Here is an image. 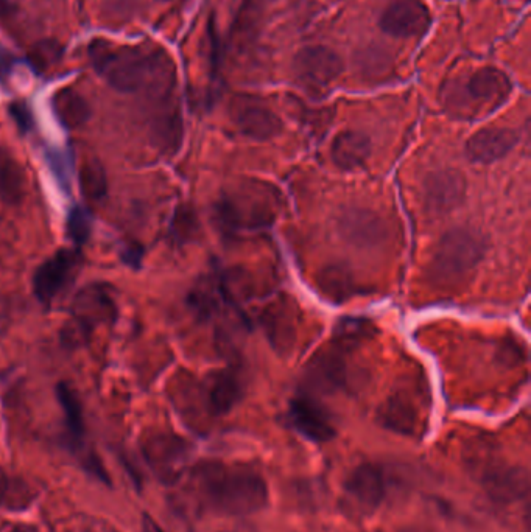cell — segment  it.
<instances>
[{"label": "cell", "instance_id": "obj_23", "mask_svg": "<svg viewBox=\"0 0 531 532\" xmlns=\"http://www.w3.org/2000/svg\"><path fill=\"white\" fill-rule=\"evenodd\" d=\"M25 193L27 173L24 167L10 154H0V200L15 206L24 201Z\"/></svg>", "mask_w": 531, "mask_h": 532}, {"label": "cell", "instance_id": "obj_10", "mask_svg": "<svg viewBox=\"0 0 531 532\" xmlns=\"http://www.w3.org/2000/svg\"><path fill=\"white\" fill-rule=\"evenodd\" d=\"M290 419L299 433L313 442H328L335 436L332 414L318 400L299 396L290 405Z\"/></svg>", "mask_w": 531, "mask_h": 532}, {"label": "cell", "instance_id": "obj_17", "mask_svg": "<svg viewBox=\"0 0 531 532\" xmlns=\"http://www.w3.org/2000/svg\"><path fill=\"white\" fill-rule=\"evenodd\" d=\"M332 161L343 170H357L370 158V137L359 131H343L332 142Z\"/></svg>", "mask_w": 531, "mask_h": 532}, {"label": "cell", "instance_id": "obj_8", "mask_svg": "<svg viewBox=\"0 0 531 532\" xmlns=\"http://www.w3.org/2000/svg\"><path fill=\"white\" fill-rule=\"evenodd\" d=\"M430 11L421 0H393L380 18V27L388 35L412 38L427 32Z\"/></svg>", "mask_w": 531, "mask_h": 532}, {"label": "cell", "instance_id": "obj_25", "mask_svg": "<svg viewBox=\"0 0 531 532\" xmlns=\"http://www.w3.org/2000/svg\"><path fill=\"white\" fill-rule=\"evenodd\" d=\"M78 184L86 200L99 203L108 193V176L97 159H86L78 168Z\"/></svg>", "mask_w": 531, "mask_h": 532}, {"label": "cell", "instance_id": "obj_20", "mask_svg": "<svg viewBox=\"0 0 531 532\" xmlns=\"http://www.w3.org/2000/svg\"><path fill=\"white\" fill-rule=\"evenodd\" d=\"M346 363L338 354L326 352L318 355L309 366V382L326 392L345 389L348 385Z\"/></svg>", "mask_w": 531, "mask_h": 532}, {"label": "cell", "instance_id": "obj_7", "mask_svg": "<svg viewBox=\"0 0 531 532\" xmlns=\"http://www.w3.org/2000/svg\"><path fill=\"white\" fill-rule=\"evenodd\" d=\"M295 74L307 88L321 89L342 74V58L328 47H306L295 56Z\"/></svg>", "mask_w": 531, "mask_h": 532}, {"label": "cell", "instance_id": "obj_18", "mask_svg": "<svg viewBox=\"0 0 531 532\" xmlns=\"http://www.w3.org/2000/svg\"><path fill=\"white\" fill-rule=\"evenodd\" d=\"M148 456L155 469L167 480H173L183 469L187 445L175 436H161L148 445Z\"/></svg>", "mask_w": 531, "mask_h": 532}, {"label": "cell", "instance_id": "obj_11", "mask_svg": "<svg viewBox=\"0 0 531 532\" xmlns=\"http://www.w3.org/2000/svg\"><path fill=\"white\" fill-rule=\"evenodd\" d=\"M233 120L243 136L254 140H267L278 136L282 123L275 112L253 98H240L234 106Z\"/></svg>", "mask_w": 531, "mask_h": 532}, {"label": "cell", "instance_id": "obj_34", "mask_svg": "<svg viewBox=\"0 0 531 532\" xmlns=\"http://www.w3.org/2000/svg\"><path fill=\"white\" fill-rule=\"evenodd\" d=\"M7 10V0H0V13H4Z\"/></svg>", "mask_w": 531, "mask_h": 532}, {"label": "cell", "instance_id": "obj_27", "mask_svg": "<svg viewBox=\"0 0 531 532\" xmlns=\"http://www.w3.org/2000/svg\"><path fill=\"white\" fill-rule=\"evenodd\" d=\"M33 498L35 494L24 481L0 470V506L2 508H8L11 511L25 509L32 503Z\"/></svg>", "mask_w": 531, "mask_h": 532}, {"label": "cell", "instance_id": "obj_4", "mask_svg": "<svg viewBox=\"0 0 531 532\" xmlns=\"http://www.w3.org/2000/svg\"><path fill=\"white\" fill-rule=\"evenodd\" d=\"M485 238L472 229L457 228L444 234L433 252L432 276L444 284L466 279L485 254Z\"/></svg>", "mask_w": 531, "mask_h": 532}, {"label": "cell", "instance_id": "obj_5", "mask_svg": "<svg viewBox=\"0 0 531 532\" xmlns=\"http://www.w3.org/2000/svg\"><path fill=\"white\" fill-rule=\"evenodd\" d=\"M116 318V302L103 285L83 288L75 296L71 318L64 324L61 338L69 347H80L89 341L100 324Z\"/></svg>", "mask_w": 531, "mask_h": 532}, {"label": "cell", "instance_id": "obj_29", "mask_svg": "<svg viewBox=\"0 0 531 532\" xmlns=\"http://www.w3.org/2000/svg\"><path fill=\"white\" fill-rule=\"evenodd\" d=\"M63 47L57 41H41L30 52V61L36 70H47L60 63Z\"/></svg>", "mask_w": 531, "mask_h": 532}, {"label": "cell", "instance_id": "obj_21", "mask_svg": "<svg viewBox=\"0 0 531 532\" xmlns=\"http://www.w3.org/2000/svg\"><path fill=\"white\" fill-rule=\"evenodd\" d=\"M53 114L67 130H77L91 116L86 98L72 88L60 89L52 97Z\"/></svg>", "mask_w": 531, "mask_h": 532}, {"label": "cell", "instance_id": "obj_31", "mask_svg": "<svg viewBox=\"0 0 531 532\" xmlns=\"http://www.w3.org/2000/svg\"><path fill=\"white\" fill-rule=\"evenodd\" d=\"M173 238L178 242H186L197 231V218L190 207L181 206L176 210L173 217L172 226H170Z\"/></svg>", "mask_w": 531, "mask_h": 532}, {"label": "cell", "instance_id": "obj_22", "mask_svg": "<svg viewBox=\"0 0 531 532\" xmlns=\"http://www.w3.org/2000/svg\"><path fill=\"white\" fill-rule=\"evenodd\" d=\"M318 290L329 301L343 302L356 296L359 284L351 271L342 265H331L324 268L317 279Z\"/></svg>", "mask_w": 531, "mask_h": 532}, {"label": "cell", "instance_id": "obj_33", "mask_svg": "<svg viewBox=\"0 0 531 532\" xmlns=\"http://www.w3.org/2000/svg\"><path fill=\"white\" fill-rule=\"evenodd\" d=\"M142 532H166L156 523L155 518L150 515H142Z\"/></svg>", "mask_w": 531, "mask_h": 532}, {"label": "cell", "instance_id": "obj_28", "mask_svg": "<svg viewBox=\"0 0 531 532\" xmlns=\"http://www.w3.org/2000/svg\"><path fill=\"white\" fill-rule=\"evenodd\" d=\"M382 416H384L385 424L402 433H410L416 425L415 408L412 403L402 397H393L388 400L382 410Z\"/></svg>", "mask_w": 531, "mask_h": 532}, {"label": "cell", "instance_id": "obj_30", "mask_svg": "<svg viewBox=\"0 0 531 532\" xmlns=\"http://www.w3.org/2000/svg\"><path fill=\"white\" fill-rule=\"evenodd\" d=\"M66 228L67 235L74 240L75 245H83L91 234V218L88 210L80 206L74 207L67 217Z\"/></svg>", "mask_w": 531, "mask_h": 532}, {"label": "cell", "instance_id": "obj_13", "mask_svg": "<svg viewBox=\"0 0 531 532\" xmlns=\"http://www.w3.org/2000/svg\"><path fill=\"white\" fill-rule=\"evenodd\" d=\"M466 179L455 170H438L426 182V201L438 214L451 212L465 200Z\"/></svg>", "mask_w": 531, "mask_h": 532}, {"label": "cell", "instance_id": "obj_26", "mask_svg": "<svg viewBox=\"0 0 531 532\" xmlns=\"http://www.w3.org/2000/svg\"><path fill=\"white\" fill-rule=\"evenodd\" d=\"M489 490L494 497L503 501H511L521 497L527 490V480L521 472L513 469L497 470L496 473H489L486 478Z\"/></svg>", "mask_w": 531, "mask_h": 532}, {"label": "cell", "instance_id": "obj_19", "mask_svg": "<svg viewBox=\"0 0 531 532\" xmlns=\"http://www.w3.org/2000/svg\"><path fill=\"white\" fill-rule=\"evenodd\" d=\"M242 394V380L237 372H217L208 383L209 410L217 416L228 414L242 399Z\"/></svg>", "mask_w": 531, "mask_h": 532}, {"label": "cell", "instance_id": "obj_16", "mask_svg": "<svg viewBox=\"0 0 531 532\" xmlns=\"http://www.w3.org/2000/svg\"><path fill=\"white\" fill-rule=\"evenodd\" d=\"M468 91L472 98L486 105H502L511 91L513 84L507 74L496 67H483L477 70L469 80Z\"/></svg>", "mask_w": 531, "mask_h": 532}, {"label": "cell", "instance_id": "obj_12", "mask_svg": "<svg viewBox=\"0 0 531 532\" xmlns=\"http://www.w3.org/2000/svg\"><path fill=\"white\" fill-rule=\"evenodd\" d=\"M338 228L346 242L359 248H374L387 238V226L379 215L368 209L346 210Z\"/></svg>", "mask_w": 531, "mask_h": 532}, {"label": "cell", "instance_id": "obj_36", "mask_svg": "<svg viewBox=\"0 0 531 532\" xmlns=\"http://www.w3.org/2000/svg\"><path fill=\"white\" fill-rule=\"evenodd\" d=\"M161 2H169V0H161Z\"/></svg>", "mask_w": 531, "mask_h": 532}, {"label": "cell", "instance_id": "obj_1", "mask_svg": "<svg viewBox=\"0 0 531 532\" xmlns=\"http://www.w3.org/2000/svg\"><path fill=\"white\" fill-rule=\"evenodd\" d=\"M88 52L97 74L116 91H145L156 100L175 91V63L161 47L144 49L94 39Z\"/></svg>", "mask_w": 531, "mask_h": 532}, {"label": "cell", "instance_id": "obj_32", "mask_svg": "<svg viewBox=\"0 0 531 532\" xmlns=\"http://www.w3.org/2000/svg\"><path fill=\"white\" fill-rule=\"evenodd\" d=\"M11 112H13V117L18 120V123L22 128H30L32 120H30V114L27 109L22 108V106L19 105H13L11 106Z\"/></svg>", "mask_w": 531, "mask_h": 532}, {"label": "cell", "instance_id": "obj_24", "mask_svg": "<svg viewBox=\"0 0 531 532\" xmlns=\"http://www.w3.org/2000/svg\"><path fill=\"white\" fill-rule=\"evenodd\" d=\"M57 397L63 408L64 422L66 430L75 448H83L85 439V419H83V408L78 400L77 392L69 383H60L57 386Z\"/></svg>", "mask_w": 531, "mask_h": 532}, {"label": "cell", "instance_id": "obj_14", "mask_svg": "<svg viewBox=\"0 0 531 532\" xmlns=\"http://www.w3.org/2000/svg\"><path fill=\"white\" fill-rule=\"evenodd\" d=\"M517 134L507 128H485L477 131L466 144L469 161L475 164H493L505 158L514 145Z\"/></svg>", "mask_w": 531, "mask_h": 532}, {"label": "cell", "instance_id": "obj_2", "mask_svg": "<svg viewBox=\"0 0 531 532\" xmlns=\"http://www.w3.org/2000/svg\"><path fill=\"white\" fill-rule=\"evenodd\" d=\"M197 483L206 503L223 515L247 517L267 506V483L248 467L204 462L197 470Z\"/></svg>", "mask_w": 531, "mask_h": 532}, {"label": "cell", "instance_id": "obj_35", "mask_svg": "<svg viewBox=\"0 0 531 532\" xmlns=\"http://www.w3.org/2000/svg\"><path fill=\"white\" fill-rule=\"evenodd\" d=\"M13 532H27V531H25V529H22V531L21 529H16V531H13Z\"/></svg>", "mask_w": 531, "mask_h": 532}, {"label": "cell", "instance_id": "obj_6", "mask_svg": "<svg viewBox=\"0 0 531 532\" xmlns=\"http://www.w3.org/2000/svg\"><path fill=\"white\" fill-rule=\"evenodd\" d=\"M81 268L78 249H60L41 263L33 277L36 298L44 305L52 304L64 290L71 287Z\"/></svg>", "mask_w": 531, "mask_h": 532}, {"label": "cell", "instance_id": "obj_9", "mask_svg": "<svg viewBox=\"0 0 531 532\" xmlns=\"http://www.w3.org/2000/svg\"><path fill=\"white\" fill-rule=\"evenodd\" d=\"M345 494L357 512L370 514L376 511L385 497L384 473L373 464H362L348 476Z\"/></svg>", "mask_w": 531, "mask_h": 532}, {"label": "cell", "instance_id": "obj_15", "mask_svg": "<svg viewBox=\"0 0 531 532\" xmlns=\"http://www.w3.org/2000/svg\"><path fill=\"white\" fill-rule=\"evenodd\" d=\"M158 109L152 120V133L156 145L164 153H176L183 142V119L175 98H159Z\"/></svg>", "mask_w": 531, "mask_h": 532}, {"label": "cell", "instance_id": "obj_3", "mask_svg": "<svg viewBox=\"0 0 531 532\" xmlns=\"http://www.w3.org/2000/svg\"><path fill=\"white\" fill-rule=\"evenodd\" d=\"M281 207L278 192L261 181H243L214 207L217 228L225 234L270 228Z\"/></svg>", "mask_w": 531, "mask_h": 532}]
</instances>
